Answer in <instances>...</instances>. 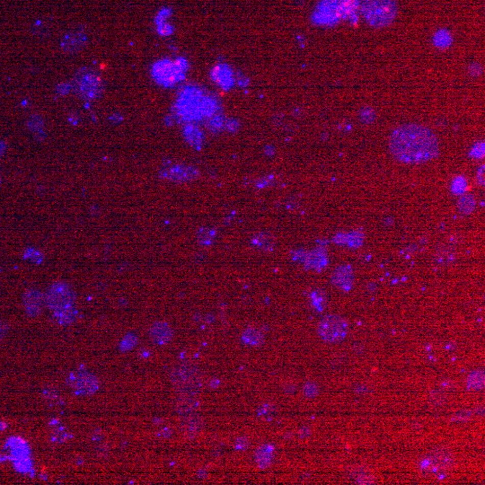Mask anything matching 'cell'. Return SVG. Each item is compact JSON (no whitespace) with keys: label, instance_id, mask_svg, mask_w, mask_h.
<instances>
[{"label":"cell","instance_id":"obj_17","mask_svg":"<svg viewBox=\"0 0 485 485\" xmlns=\"http://www.w3.org/2000/svg\"><path fill=\"white\" fill-rule=\"evenodd\" d=\"M274 449L271 445H261L255 451V460L261 468L269 467L273 459Z\"/></svg>","mask_w":485,"mask_h":485},{"label":"cell","instance_id":"obj_28","mask_svg":"<svg viewBox=\"0 0 485 485\" xmlns=\"http://www.w3.org/2000/svg\"><path fill=\"white\" fill-rule=\"evenodd\" d=\"M304 394L307 397H314L318 396V386L314 383L308 382L304 385Z\"/></svg>","mask_w":485,"mask_h":485},{"label":"cell","instance_id":"obj_19","mask_svg":"<svg viewBox=\"0 0 485 485\" xmlns=\"http://www.w3.org/2000/svg\"><path fill=\"white\" fill-rule=\"evenodd\" d=\"M252 244L259 250L267 252V251L273 250V247L275 246V240L273 235L269 233L261 232V233L256 234L252 238Z\"/></svg>","mask_w":485,"mask_h":485},{"label":"cell","instance_id":"obj_6","mask_svg":"<svg viewBox=\"0 0 485 485\" xmlns=\"http://www.w3.org/2000/svg\"><path fill=\"white\" fill-rule=\"evenodd\" d=\"M76 294L69 284L57 281L52 284L45 295V304L53 313L75 307Z\"/></svg>","mask_w":485,"mask_h":485},{"label":"cell","instance_id":"obj_13","mask_svg":"<svg viewBox=\"0 0 485 485\" xmlns=\"http://www.w3.org/2000/svg\"><path fill=\"white\" fill-rule=\"evenodd\" d=\"M150 337L157 345H166L172 341L174 331L166 322L157 321L150 327Z\"/></svg>","mask_w":485,"mask_h":485},{"label":"cell","instance_id":"obj_29","mask_svg":"<svg viewBox=\"0 0 485 485\" xmlns=\"http://www.w3.org/2000/svg\"><path fill=\"white\" fill-rule=\"evenodd\" d=\"M321 260H323V256H322L320 254H311L309 257H308V264H309L310 267L312 268H318V267H321L322 261Z\"/></svg>","mask_w":485,"mask_h":485},{"label":"cell","instance_id":"obj_26","mask_svg":"<svg viewBox=\"0 0 485 485\" xmlns=\"http://www.w3.org/2000/svg\"><path fill=\"white\" fill-rule=\"evenodd\" d=\"M137 342H138V339L137 337L134 335V334H128L127 336L124 337V339L123 340V342L120 343V345H119V349L122 351H128L133 349V348L136 346L137 344Z\"/></svg>","mask_w":485,"mask_h":485},{"label":"cell","instance_id":"obj_12","mask_svg":"<svg viewBox=\"0 0 485 485\" xmlns=\"http://www.w3.org/2000/svg\"><path fill=\"white\" fill-rule=\"evenodd\" d=\"M87 43V37L82 31H71L60 41V48L64 53L74 54L81 51Z\"/></svg>","mask_w":485,"mask_h":485},{"label":"cell","instance_id":"obj_21","mask_svg":"<svg viewBox=\"0 0 485 485\" xmlns=\"http://www.w3.org/2000/svg\"><path fill=\"white\" fill-rule=\"evenodd\" d=\"M216 234L215 229L209 227H202L199 228L198 231L196 233V238L200 245L202 246H210L212 245L215 239H216Z\"/></svg>","mask_w":485,"mask_h":485},{"label":"cell","instance_id":"obj_2","mask_svg":"<svg viewBox=\"0 0 485 485\" xmlns=\"http://www.w3.org/2000/svg\"><path fill=\"white\" fill-rule=\"evenodd\" d=\"M221 110V103L214 94L194 85L183 87L175 105L176 117L185 124L207 123Z\"/></svg>","mask_w":485,"mask_h":485},{"label":"cell","instance_id":"obj_1","mask_svg":"<svg viewBox=\"0 0 485 485\" xmlns=\"http://www.w3.org/2000/svg\"><path fill=\"white\" fill-rule=\"evenodd\" d=\"M389 150L394 157L405 164H422L440 155L439 140L432 131L421 124L401 125L393 131Z\"/></svg>","mask_w":485,"mask_h":485},{"label":"cell","instance_id":"obj_30","mask_svg":"<svg viewBox=\"0 0 485 485\" xmlns=\"http://www.w3.org/2000/svg\"><path fill=\"white\" fill-rule=\"evenodd\" d=\"M28 127L32 131H36L39 130V117H31L30 119L28 120Z\"/></svg>","mask_w":485,"mask_h":485},{"label":"cell","instance_id":"obj_22","mask_svg":"<svg viewBox=\"0 0 485 485\" xmlns=\"http://www.w3.org/2000/svg\"><path fill=\"white\" fill-rule=\"evenodd\" d=\"M467 386L469 389L479 390L484 387V372L476 370L469 375L467 378Z\"/></svg>","mask_w":485,"mask_h":485},{"label":"cell","instance_id":"obj_20","mask_svg":"<svg viewBox=\"0 0 485 485\" xmlns=\"http://www.w3.org/2000/svg\"><path fill=\"white\" fill-rule=\"evenodd\" d=\"M243 343L253 347H259L264 343V336L258 329L248 327L242 333Z\"/></svg>","mask_w":485,"mask_h":485},{"label":"cell","instance_id":"obj_10","mask_svg":"<svg viewBox=\"0 0 485 485\" xmlns=\"http://www.w3.org/2000/svg\"><path fill=\"white\" fill-rule=\"evenodd\" d=\"M210 79L216 86L228 91L236 86L237 74L228 64L220 62L211 68Z\"/></svg>","mask_w":485,"mask_h":485},{"label":"cell","instance_id":"obj_11","mask_svg":"<svg viewBox=\"0 0 485 485\" xmlns=\"http://www.w3.org/2000/svg\"><path fill=\"white\" fill-rule=\"evenodd\" d=\"M22 301L27 314L31 318H36L43 309L45 296L38 289L30 288L23 294Z\"/></svg>","mask_w":485,"mask_h":485},{"label":"cell","instance_id":"obj_15","mask_svg":"<svg viewBox=\"0 0 485 485\" xmlns=\"http://www.w3.org/2000/svg\"><path fill=\"white\" fill-rule=\"evenodd\" d=\"M184 138L192 148L200 149L202 147L204 135L197 124H185L183 128Z\"/></svg>","mask_w":485,"mask_h":485},{"label":"cell","instance_id":"obj_18","mask_svg":"<svg viewBox=\"0 0 485 485\" xmlns=\"http://www.w3.org/2000/svg\"><path fill=\"white\" fill-rule=\"evenodd\" d=\"M329 2L338 16L349 15L357 8V0H329Z\"/></svg>","mask_w":485,"mask_h":485},{"label":"cell","instance_id":"obj_31","mask_svg":"<svg viewBox=\"0 0 485 485\" xmlns=\"http://www.w3.org/2000/svg\"><path fill=\"white\" fill-rule=\"evenodd\" d=\"M273 183V178L272 177H262L261 179L258 181L256 183V185L259 188H264V187L268 186L271 183Z\"/></svg>","mask_w":485,"mask_h":485},{"label":"cell","instance_id":"obj_3","mask_svg":"<svg viewBox=\"0 0 485 485\" xmlns=\"http://www.w3.org/2000/svg\"><path fill=\"white\" fill-rule=\"evenodd\" d=\"M190 69L188 60L179 57L175 60L163 59L154 64L151 74L155 82L164 87H173L186 78Z\"/></svg>","mask_w":485,"mask_h":485},{"label":"cell","instance_id":"obj_23","mask_svg":"<svg viewBox=\"0 0 485 485\" xmlns=\"http://www.w3.org/2000/svg\"><path fill=\"white\" fill-rule=\"evenodd\" d=\"M54 318L57 321L59 322L61 325H68L75 321L77 318V309L75 307H72L69 309L64 310L59 313H53Z\"/></svg>","mask_w":485,"mask_h":485},{"label":"cell","instance_id":"obj_16","mask_svg":"<svg viewBox=\"0 0 485 485\" xmlns=\"http://www.w3.org/2000/svg\"><path fill=\"white\" fill-rule=\"evenodd\" d=\"M203 427L202 419L199 415L190 414L186 415L183 422V431L189 438H194L198 435Z\"/></svg>","mask_w":485,"mask_h":485},{"label":"cell","instance_id":"obj_33","mask_svg":"<svg viewBox=\"0 0 485 485\" xmlns=\"http://www.w3.org/2000/svg\"><path fill=\"white\" fill-rule=\"evenodd\" d=\"M242 443L240 444L238 442H236V448H239V449H245V448L247 447V441L246 438H242Z\"/></svg>","mask_w":485,"mask_h":485},{"label":"cell","instance_id":"obj_8","mask_svg":"<svg viewBox=\"0 0 485 485\" xmlns=\"http://www.w3.org/2000/svg\"><path fill=\"white\" fill-rule=\"evenodd\" d=\"M318 334L326 343L334 344L346 337L348 323L337 314H329L322 319L318 325Z\"/></svg>","mask_w":485,"mask_h":485},{"label":"cell","instance_id":"obj_24","mask_svg":"<svg viewBox=\"0 0 485 485\" xmlns=\"http://www.w3.org/2000/svg\"><path fill=\"white\" fill-rule=\"evenodd\" d=\"M180 404V410L186 415L194 414V410L198 408L199 405L198 401L194 398V396H184Z\"/></svg>","mask_w":485,"mask_h":485},{"label":"cell","instance_id":"obj_32","mask_svg":"<svg viewBox=\"0 0 485 485\" xmlns=\"http://www.w3.org/2000/svg\"><path fill=\"white\" fill-rule=\"evenodd\" d=\"M8 331V327L4 321L0 320V341L4 338Z\"/></svg>","mask_w":485,"mask_h":485},{"label":"cell","instance_id":"obj_25","mask_svg":"<svg viewBox=\"0 0 485 485\" xmlns=\"http://www.w3.org/2000/svg\"><path fill=\"white\" fill-rule=\"evenodd\" d=\"M376 112L374 109L365 106L359 111V119L363 124H370L376 119Z\"/></svg>","mask_w":485,"mask_h":485},{"label":"cell","instance_id":"obj_27","mask_svg":"<svg viewBox=\"0 0 485 485\" xmlns=\"http://www.w3.org/2000/svg\"><path fill=\"white\" fill-rule=\"evenodd\" d=\"M25 257L29 259L34 263H41L43 260V254L36 249H27L25 254Z\"/></svg>","mask_w":485,"mask_h":485},{"label":"cell","instance_id":"obj_9","mask_svg":"<svg viewBox=\"0 0 485 485\" xmlns=\"http://www.w3.org/2000/svg\"><path fill=\"white\" fill-rule=\"evenodd\" d=\"M161 177L175 183H187L198 179L200 170L193 165L176 164L164 168L160 173Z\"/></svg>","mask_w":485,"mask_h":485},{"label":"cell","instance_id":"obj_5","mask_svg":"<svg viewBox=\"0 0 485 485\" xmlns=\"http://www.w3.org/2000/svg\"><path fill=\"white\" fill-rule=\"evenodd\" d=\"M72 88L84 100H93L102 95L105 90L100 76L92 68H83L76 74Z\"/></svg>","mask_w":485,"mask_h":485},{"label":"cell","instance_id":"obj_4","mask_svg":"<svg viewBox=\"0 0 485 485\" xmlns=\"http://www.w3.org/2000/svg\"><path fill=\"white\" fill-rule=\"evenodd\" d=\"M398 13L397 0H366L361 7V14L371 27H387Z\"/></svg>","mask_w":485,"mask_h":485},{"label":"cell","instance_id":"obj_14","mask_svg":"<svg viewBox=\"0 0 485 485\" xmlns=\"http://www.w3.org/2000/svg\"><path fill=\"white\" fill-rule=\"evenodd\" d=\"M99 384L96 377L91 374L84 373L79 375L75 380V387L77 393L83 396H90L95 393L98 389Z\"/></svg>","mask_w":485,"mask_h":485},{"label":"cell","instance_id":"obj_7","mask_svg":"<svg viewBox=\"0 0 485 485\" xmlns=\"http://www.w3.org/2000/svg\"><path fill=\"white\" fill-rule=\"evenodd\" d=\"M173 380L183 396H194L202 387V377L198 369L192 365H183L174 372Z\"/></svg>","mask_w":485,"mask_h":485}]
</instances>
